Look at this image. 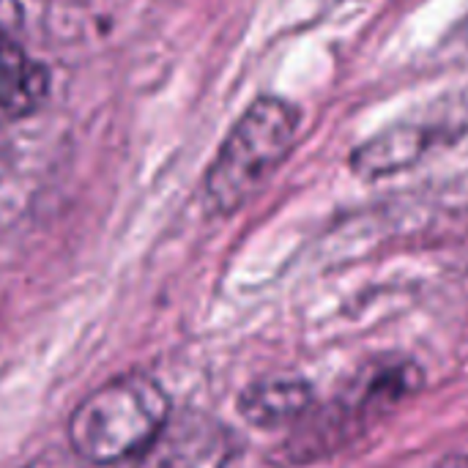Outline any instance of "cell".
Here are the masks:
<instances>
[{
    "label": "cell",
    "instance_id": "cell-1",
    "mask_svg": "<svg viewBox=\"0 0 468 468\" xmlns=\"http://www.w3.org/2000/svg\"><path fill=\"white\" fill-rule=\"evenodd\" d=\"M170 422L165 389L145 376L115 378L90 392L69 420V444L90 466H118L148 452Z\"/></svg>",
    "mask_w": 468,
    "mask_h": 468
},
{
    "label": "cell",
    "instance_id": "cell-2",
    "mask_svg": "<svg viewBox=\"0 0 468 468\" xmlns=\"http://www.w3.org/2000/svg\"><path fill=\"white\" fill-rule=\"evenodd\" d=\"M299 137V110L280 96L255 99L219 145L206 181V206L233 214L247 206L291 156Z\"/></svg>",
    "mask_w": 468,
    "mask_h": 468
},
{
    "label": "cell",
    "instance_id": "cell-3",
    "mask_svg": "<svg viewBox=\"0 0 468 468\" xmlns=\"http://www.w3.org/2000/svg\"><path fill=\"white\" fill-rule=\"evenodd\" d=\"M422 387V370L409 359H376L348 381V387L291 441L293 461H313L343 450L367 428L389 417Z\"/></svg>",
    "mask_w": 468,
    "mask_h": 468
},
{
    "label": "cell",
    "instance_id": "cell-4",
    "mask_svg": "<svg viewBox=\"0 0 468 468\" xmlns=\"http://www.w3.org/2000/svg\"><path fill=\"white\" fill-rule=\"evenodd\" d=\"M463 132H468V90L452 96L447 110L433 107L422 121L395 123L373 134L367 143L354 148L351 170L362 178L395 176L406 167H414L439 143H450Z\"/></svg>",
    "mask_w": 468,
    "mask_h": 468
},
{
    "label": "cell",
    "instance_id": "cell-5",
    "mask_svg": "<svg viewBox=\"0 0 468 468\" xmlns=\"http://www.w3.org/2000/svg\"><path fill=\"white\" fill-rule=\"evenodd\" d=\"M49 96V69L14 41L0 44V126L33 115Z\"/></svg>",
    "mask_w": 468,
    "mask_h": 468
},
{
    "label": "cell",
    "instance_id": "cell-6",
    "mask_svg": "<svg viewBox=\"0 0 468 468\" xmlns=\"http://www.w3.org/2000/svg\"><path fill=\"white\" fill-rule=\"evenodd\" d=\"M313 409V389L299 378H269L247 387L239 398V414L255 428L293 425Z\"/></svg>",
    "mask_w": 468,
    "mask_h": 468
},
{
    "label": "cell",
    "instance_id": "cell-7",
    "mask_svg": "<svg viewBox=\"0 0 468 468\" xmlns=\"http://www.w3.org/2000/svg\"><path fill=\"white\" fill-rule=\"evenodd\" d=\"M22 3L19 0H0V44L11 41L14 33L22 27Z\"/></svg>",
    "mask_w": 468,
    "mask_h": 468
},
{
    "label": "cell",
    "instance_id": "cell-8",
    "mask_svg": "<svg viewBox=\"0 0 468 468\" xmlns=\"http://www.w3.org/2000/svg\"><path fill=\"white\" fill-rule=\"evenodd\" d=\"M436 468H468V458H450V461H444L441 466Z\"/></svg>",
    "mask_w": 468,
    "mask_h": 468
}]
</instances>
